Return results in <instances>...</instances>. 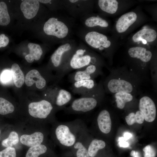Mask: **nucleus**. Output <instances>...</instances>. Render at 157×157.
Here are the masks:
<instances>
[{
    "instance_id": "ea45409f",
    "label": "nucleus",
    "mask_w": 157,
    "mask_h": 157,
    "mask_svg": "<svg viewBox=\"0 0 157 157\" xmlns=\"http://www.w3.org/2000/svg\"><path fill=\"white\" fill-rule=\"evenodd\" d=\"M1 130L0 129V134H1Z\"/></svg>"
},
{
    "instance_id": "6e6552de",
    "label": "nucleus",
    "mask_w": 157,
    "mask_h": 157,
    "mask_svg": "<svg viewBox=\"0 0 157 157\" xmlns=\"http://www.w3.org/2000/svg\"><path fill=\"white\" fill-rule=\"evenodd\" d=\"M143 95L139 100V109L143 114L145 120L151 122L155 120L156 117L155 104L151 97L147 94Z\"/></svg>"
},
{
    "instance_id": "c756f323",
    "label": "nucleus",
    "mask_w": 157,
    "mask_h": 157,
    "mask_svg": "<svg viewBox=\"0 0 157 157\" xmlns=\"http://www.w3.org/2000/svg\"><path fill=\"white\" fill-rule=\"evenodd\" d=\"M19 140L18 133L15 131H12L10 133L8 137L2 141L1 144L6 147H12L13 145L17 144Z\"/></svg>"
},
{
    "instance_id": "9d476101",
    "label": "nucleus",
    "mask_w": 157,
    "mask_h": 157,
    "mask_svg": "<svg viewBox=\"0 0 157 157\" xmlns=\"http://www.w3.org/2000/svg\"><path fill=\"white\" fill-rule=\"evenodd\" d=\"M85 40L90 46L100 50L109 47L111 44L110 42L108 40L106 35L96 31L87 33L85 36Z\"/></svg>"
},
{
    "instance_id": "58836bf2",
    "label": "nucleus",
    "mask_w": 157,
    "mask_h": 157,
    "mask_svg": "<svg viewBox=\"0 0 157 157\" xmlns=\"http://www.w3.org/2000/svg\"><path fill=\"white\" fill-rule=\"evenodd\" d=\"M78 1V0H69V1L70 2H71V3H75L77 1Z\"/></svg>"
},
{
    "instance_id": "e433bc0d",
    "label": "nucleus",
    "mask_w": 157,
    "mask_h": 157,
    "mask_svg": "<svg viewBox=\"0 0 157 157\" xmlns=\"http://www.w3.org/2000/svg\"><path fill=\"white\" fill-rule=\"evenodd\" d=\"M130 155L132 157H140L138 153L134 150H132L131 151Z\"/></svg>"
},
{
    "instance_id": "4c0bfd02",
    "label": "nucleus",
    "mask_w": 157,
    "mask_h": 157,
    "mask_svg": "<svg viewBox=\"0 0 157 157\" xmlns=\"http://www.w3.org/2000/svg\"><path fill=\"white\" fill-rule=\"evenodd\" d=\"M39 1L44 3H49L51 0H38Z\"/></svg>"
},
{
    "instance_id": "423d86ee",
    "label": "nucleus",
    "mask_w": 157,
    "mask_h": 157,
    "mask_svg": "<svg viewBox=\"0 0 157 157\" xmlns=\"http://www.w3.org/2000/svg\"><path fill=\"white\" fill-rule=\"evenodd\" d=\"M101 66L90 65L69 74L68 76L69 81L72 83L80 80L94 79L98 76L102 75L103 72Z\"/></svg>"
},
{
    "instance_id": "393cba45",
    "label": "nucleus",
    "mask_w": 157,
    "mask_h": 157,
    "mask_svg": "<svg viewBox=\"0 0 157 157\" xmlns=\"http://www.w3.org/2000/svg\"><path fill=\"white\" fill-rule=\"evenodd\" d=\"M48 149L47 146L43 144L30 147L27 152L26 157H38L39 156L45 153Z\"/></svg>"
},
{
    "instance_id": "0eeeda50",
    "label": "nucleus",
    "mask_w": 157,
    "mask_h": 157,
    "mask_svg": "<svg viewBox=\"0 0 157 157\" xmlns=\"http://www.w3.org/2000/svg\"><path fill=\"white\" fill-rule=\"evenodd\" d=\"M43 30L46 34L54 36L59 38L65 37L69 32L68 28L65 24L54 17L49 18L45 23Z\"/></svg>"
},
{
    "instance_id": "5701e85b",
    "label": "nucleus",
    "mask_w": 157,
    "mask_h": 157,
    "mask_svg": "<svg viewBox=\"0 0 157 157\" xmlns=\"http://www.w3.org/2000/svg\"><path fill=\"white\" fill-rule=\"evenodd\" d=\"M91 139L88 147V153L90 157H94L99 151L105 148L106 144L105 142L102 140Z\"/></svg>"
},
{
    "instance_id": "c9c22d12",
    "label": "nucleus",
    "mask_w": 157,
    "mask_h": 157,
    "mask_svg": "<svg viewBox=\"0 0 157 157\" xmlns=\"http://www.w3.org/2000/svg\"><path fill=\"white\" fill-rule=\"evenodd\" d=\"M124 137L126 140H128L131 138L132 134L128 132H125L124 133Z\"/></svg>"
},
{
    "instance_id": "1a4fd4ad",
    "label": "nucleus",
    "mask_w": 157,
    "mask_h": 157,
    "mask_svg": "<svg viewBox=\"0 0 157 157\" xmlns=\"http://www.w3.org/2000/svg\"><path fill=\"white\" fill-rule=\"evenodd\" d=\"M91 139L86 127L81 132L75 143L71 147L75 152L76 157H90L88 148Z\"/></svg>"
},
{
    "instance_id": "f257e3e1",
    "label": "nucleus",
    "mask_w": 157,
    "mask_h": 157,
    "mask_svg": "<svg viewBox=\"0 0 157 157\" xmlns=\"http://www.w3.org/2000/svg\"><path fill=\"white\" fill-rule=\"evenodd\" d=\"M142 82L136 75L126 69H117L110 71L103 81L105 93L113 94L119 92L129 93L135 96L140 93Z\"/></svg>"
},
{
    "instance_id": "20e7f679",
    "label": "nucleus",
    "mask_w": 157,
    "mask_h": 157,
    "mask_svg": "<svg viewBox=\"0 0 157 157\" xmlns=\"http://www.w3.org/2000/svg\"><path fill=\"white\" fill-rule=\"evenodd\" d=\"M46 90L45 99L50 102L58 110H63L74 99L69 92L58 86L51 87Z\"/></svg>"
},
{
    "instance_id": "7c9ffc66",
    "label": "nucleus",
    "mask_w": 157,
    "mask_h": 157,
    "mask_svg": "<svg viewBox=\"0 0 157 157\" xmlns=\"http://www.w3.org/2000/svg\"><path fill=\"white\" fill-rule=\"evenodd\" d=\"M16 150L13 147H7L0 151V157H16Z\"/></svg>"
},
{
    "instance_id": "b1692460",
    "label": "nucleus",
    "mask_w": 157,
    "mask_h": 157,
    "mask_svg": "<svg viewBox=\"0 0 157 157\" xmlns=\"http://www.w3.org/2000/svg\"><path fill=\"white\" fill-rule=\"evenodd\" d=\"M118 3L116 0H99L98 5L101 9L108 13L113 14L117 11Z\"/></svg>"
},
{
    "instance_id": "473e14b6",
    "label": "nucleus",
    "mask_w": 157,
    "mask_h": 157,
    "mask_svg": "<svg viewBox=\"0 0 157 157\" xmlns=\"http://www.w3.org/2000/svg\"><path fill=\"white\" fill-rule=\"evenodd\" d=\"M11 72L7 70H5L2 73L0 79L1 81L3 83H6L9 81L12 76Z\"/></svg>"
},
{
    "instance_id": "c85d7f7f",
    "label": "nucleus",
    "mask_w": 157,
    "mask_h": 157,
    "mask_svg": "<svg viewBox=\"0 0 157 157\" xmlns=\"http://www.w3.org/2000/svg\"><path fill=\"white\" fill-rule=\"evenodd\" d=\"M15 109L13 105L10 102L0 97V114L6 115L13 112Z\"/></svg>"
},
{
    "instance_id": "f8f14e48",
    "label": "nucleus",
    "mask_w": 157,
    "mask_h": 157,
    "mask_svg": "<svg viewBox=\"0 0 157 157\" xmlns=\"http://www.w3.org/2000/svg\"><path fill=\"white\" fill-rule=\"evenodd\" d=\"M98 85L94 79L82 80L72 83L71 89L73 93L83 96L94 90Z\"/></svg>"
},
{
    "instance_id": "412c9836",
    "label": "nucleus",
    "mask_w": 157,
    "mask_h": 157,
    "mask_svg": "<svg viewBox=\"0 0 157 157\" xmlns=\"http://www.w3.org/2000/svg\"><path fill=\"white\" fill-rule=\"evenodd\" d=\"M29 53L26 55L25 58L27 62L31 63L34 60H39L42 54V50L40 46L37 44L29 43L28 44Z\"/></svg>"
},
{
    "instance_id": "2f4dec72",
    "label": "nucleus",
    "mask_w": 157,
    "mask_h": 157,
    "mask_svg": "<svg viewBox=\"0 0 157 157\" xmlns=\"http://www.w3.org/2000/svg\"><path fill=\"white\" fill-rule=\"evenodd\" d=\"M144 152V157H155L156 151L153 147L148 145L143 149Z\"/></svg>"
},
{
    "instance_id": "9b49d317",
    "label": "nucleus",
    "mask_w": 157,
    "mask_h": 157,
    "mask_svg": "<svg viewBox=\"0 0 157 157\" xmlns=\"http://www.w3.org/2000/svg\"><path fill=\"white\" fill-rule=\"evenodd\" d=\"M71 49L70 44L67 43L59 47L51 55V63L53 67L57 71V73L60 70L66 60L65 54L67 53Z\"/></svg>"
},
{
    "instance_id": "a211bd4d",
    "label": "nucleus",
    "mask_w": 157,
    "mask_h": 157,
    "mask_svg": "<svg viewBox=\"0 0 157 157\" xmlns=\"http://www.w3.org/2000/svg\"><path fill=\"white\" fill-rule=\"evenodd\" d=\"M128 53L131 58L139 59L145 63L149 62L152 57V53L150 51L140 47L130 48L128 50Z\"/></svg>"
},
{
    "instance_id": "ddd939ff",
    "label": "nucleus",
    "mask_w": 157,
    "mask_h": 157,
    "mask_svg": "<svg viewBox=\"0 0 157 157\" xmlns=\"http://www.w3.org/2000/svg\"><path fill=\"white\" fill-rule=\"evenodd\" d=\"M24 82L28 87H30L35 83L37 88L43 90L46 88L47 81L46 78L42 76L38 70L33 69L26 74Z\"/></svg>"
},
{
    "instance_id": "dca6fc26",
    "label": "nucleus",
    "mask_w": 157,
    "mask_h": 157,
    "mask_svg": "<svg viewBox=\"0 0 157 157\" xmlns=\"http://www.w3.org/2000/svg\"><path fill=\"white\" fill-rule=\"evenodd\" d=\"M137 18L136 14L133 12L123 15L118 19L116 23V30L119 33L124 32L135 22Z\"/></svg>"
},
{
    "instance_id": "2eb2a0df",
    "label": "nucleus",
    "mask_w": 157,
    "mask_h": 157,
    "mask_svg": "<svg viewBox=\"0 0 157 157\" xmlns=\"http://www.w3.org/2000/svg\"><path fill=\"white\" fill-rule=\"evenodd\" d=\"M39 7V2L37 0L23 1L20 6L24 16L28 19H32L36 16Z\"/></svg>"
},
{
    "instance_id": "f3484780",
    "label": "nucleus",
    "mask_w": 157,
    "mask_h": 157,
    "mask_svg": "<svg viewBox=\"0 0 157 157\" xmlns=\"http://www.w3.org/2000/svg\"><path fill=\"white\" fill-rule=\"evenodd\" d=\"M45 136L43 133L40 131L35 132L31 134H23L20 138L21 143L28 147H31L42 144L44 142Z\"/></svg>"
},
{
    "instance_id": "f03ea898",
    "label": "nucleus",
    "mask_w": 157,
    "mask_h": 157,
    "mask_svg": "<svg viewBox=\"0 0 157 157\" xmlns=\"http://www.w3.org/2000/svg\"><path fill=\"white\" fill-rule=\"evenodd\" d=\"M103 81L101 80L97 87L92 91L74 99L69 106L65 107L63 110L69 114H84L93 110L105 97Z\"/></svg>"
},
{
    "instance_id": "4468645a",
    "label": "nucleus",
    "mask_w": 157,
    "mask_h": 157,
    "mask_svg": "<svg viewBox=\"0 0 157 157\" xmlns=\"http://www.w3.org/2000/svg\"><path fill=\"white\" fill-rule=\"evenodd\" d=\"M98 127L102 133L107 134L110 131L111 128V121L109 111L104 108L101 110L98 114L97 118Z\"/></svg>"
},
{
    "instance_id": "aec40b11",
    "label": "nucleus",
    "mask_w": 157,
    "mask_h": 157,
    "mask_svg": "<svg viewBox=\"0 0 157 157\" xmlns=\"http://www.w3.org/2000/svg\"><path fill=\"white\" fill-rule=\"evenodd\" d=\"M112 95L117 107L120 109H124L126 104L132 101L135 97L131 93L124 92H117Z\"/></svg>"
},
{
    "instance_id": "f704fd0d",
    "label": "nucleus",
    "mask_w": 157,
    "mask_h": 157,
    "mask_svg": "<svg viewBox=\"0 0 157 157\" xmlns=\"http://www.w3.org/2000/svg\"><path fill=\"white\" fill-rule=\"evenodd\" d=\"M118 140L119 145L120 147H126L129 146L128 142H126V140L124 137H119Z\"/></svg>"
},
{
    "instance_id": "39448f33",
    "label": "nucleus",
    "mask_w": 157,
    "mask_h": 157,
    "mask_svg": "<svg viewBox=\"0 0 157 157\" xmlns=\"http://www.w3.org/2000/svg\"><path fill=\"white\" fill-rule=\"evenodd\" d=\"M57 109L48 100L44 99L32 102L28 105V112L32 117L41 119H47L51 117L54 110Z\"/></svg>"
},
{
    "instance_id": "72a5a7b5",
    "label": "nucleus",
    "mask_w": 157,
    "mask_h": 157,
    "mask_svg": "<svg viewBox=\"0 0 157 157\" xmlns=\"http://www.w3.org/2000/svg\"><path fill=\"white\" fill-rule=\"evenodd\" d=\"M8 38L3 34L0 35V48L6 47L8 44Z\"/></svg>"
},
{
    "instance_id": "a878e982",
    "label": "nucleus",
    "mask_w": 157,
    "mask_h": 157,
    "mask_svg": "<svg viewBox=\"0 0 157 157\" xmlns=\"http://www.w3.org/2000/svg\"><path fill=\"white\" fill-rule=\"evenodd\" d=\"M144 119V115L140 110L137 111L135 113L131 112L125 117L126 122L129 125H132L135 123L142 124Z\"/></svg>"
},
{
    "instance_id": "6ab92c4d",
    "label": "nucleus",
    "mask_w": 157,
    "mask_h": 157,
    "mask_svg": "<svg viewBox=\"0 0 157 157\" xmlns=\"http://www.w3.org/2000/svg\"><path fill=\"white\" fill-rule=\"evenodd\" d=\"M157 36L156 31L152 28L141 29L136 33L133 36L132 39L135 42L142 40L151 42L154 41Z\"/></svg>"
},
{
    "instance_id": "7ed1b4c3",
    "label": "nucleus",
    "mask_w": 157,
    "mask_h": 157,
    "mask_svg": "<svg viewBox=\"0 0 157 157\" xmlns=\"http://www.w3.org/2000/svg\"><path fill=\"white\" fill-rule=\"evenodd\" d=\"M86 127L85 123L80 119L58 123L54 129V138L57 144L61 147L71 148Z\"/></svg>"
},
{
    "instance_id": "cd10ccee",
    "label": "nucleus",
    "mask_w": 157,
    "mask_h": 157,
    "mask_svg": "<svg viewBox=\"0 0 157 157\" xmlns=\"http://www.w3.org/2000/svg\"><path fill=\"white\" fill-rule=\"evenodd\" d=\"M10 22V17L8 14L7 6L3 1L0 2V25L6 26Z\"/></svg>"
},
{
    "instance_id": "4be33fe9",
    "label": "nucleus",
    "mask_w": 157,
    "mask_h": 157,
    "mask_svg": "<svg viewBox=\"0 0 157 157\" xmlns=\"http://www.w3.org/2000/svg\"><path fill=\"white\" fill-rule=\"evenodd\" d=\"M11 70L15 86L17 88H21L25 82L24 75L22 71L17 63L12 65Z\"/></svg>"
},
{
    "instance_id": "bb28decb",
    "label": "nucleus",
    "mask_w": 157,
    "mask_h": 157,
    "mask_svg": "<svg viewBox=\"0 0 157 157\" xmlns=\"http://www.w3.org/2000/svg\"><path fill=\"white\" fill-rule=\"evenodd\" d=\"M85 25L89 27H93L99 26L101 27H107L108 26L107 22L102 18L98 17L92 16L86 19L85 22Z\"/></svg>"
}]
</instances>
